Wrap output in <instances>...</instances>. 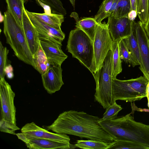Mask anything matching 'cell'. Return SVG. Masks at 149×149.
Here are the masks:
<instances>
[{
	"label": "cell",
	"mask_w": 149,
	"mask_h": 149,
	"mask_svg": "<svg viewBox=\"0 0 149 149\" xmlns=\"http://www.w3.org/2000/svg\"><path fill=\"white\" fill-rule=\"evenodd\" d=\"M101 118L83 111H66L50 125L42 127L56 133L69 134L108 143L114 139L99 123Z\"/></svg>",
	"instance_id": "1"
},
{
	"label": "cell",
	"mask_w": 149,
	"mask_h": 149,
	"mask_svg": "<svg viewBox=\"0 0 149 149\" xmlns=\"http://www.w3.org/2000/svg\"><path fill=\"white\" fill-rule=\"evenodd\" d=\"M99 123L114 138L141 143L149 146V125L136 122L130 113Z\"/></svg>",
	"instance_id": "2"
},
{
	"label": "cell",
	"mask_w": 149,
	"mask_h": 149,
	"mask_svg": "<svg viewBox=\"0 0 149 149\" xmlns=\"http://www.w3.org/2000/svg\"><path fill=\"white\" fill-rule=\"evenodd\" d=\"M3 32L6 42L20 60L33 67V56L27 44L23 27L8 11L4 13Z\"/></svg>",
	"instance_id": "3"
},
{
	"label": "cell",
	"mask_w": 149,
	"mask_h": 149,
	"mask_svg": "<svg viewBox=\"0 0 149 149\" xmlns=\"http://www.w3.org/2000/svg\"><path fill=\"white\" fill-rule=\"evenodd\" d=\"M68 52L77 59L92 74L93 72V42L82 30L76 27L69 33L67 45Z\"/></svg>",
	"instance_id": "4"
},
{
	"label": "cell",
	"mask_w": 149,
	"mask_h": 149,
	"mask_svg": "<svg viewBox=\"0 0 149 149\" xmlns=\"http://www.w3.org/2000/svg\"><path fill=\"white\" fill-rule=\"evenodd\" d=\"M148 81L144 76L126 80L112 79L113 102L120 100L132 102L146 97Z\"/></svg>",
	"instance_id": "5"
},
{
	"label": "cell",
	"mask_w": 149,
	"mask_h": 149,
	"mask_svg": "<svg viewBox=\"0 0 149 149\" xmlns=\"http://www.w3.org/2000/svg\"><path fill=\"white\" fill-rule=\"evenodd\" d=\"M92 74L96 83L95 100L104 109H106L113 103L112 95L111 50L108 52L102 67Z\"/></svg>",
	"instance_id": "6"
},
{
	"label": "cell",
	"mask_w": 149,
	"mask_h": 149,
	"mask_svg": "<svg viewBox=\"0 0 149 149\" xmlns=\"http://www.w3.org/2000/svg\"><path fill=\"white\" fill-rule=\"evenodd\" d=\"M113 42L107 23H97L93 42L94 57L92 74L102 66L108 52L112 49Z\"/></svg>",
	"instance_id": "7"
},
{
	"label": "cell",
	"mask_w": 149,
	"mask_h": 149,
	"mask_svg": "<svg viewBox=\"0 0 149 149\" xmlns=\"http://www.w3.org/2000/svg\"><path fill=\"white\" fill-rule=\"evenodd\" d=\"M133 24L137 40L141 64L139 68L143 76L149 80V36L145 28L144 24L141 21H133Z\"/></svg>",
	"instance_id": "8"
},
{
	"label": "cell",
	"mask_w": 149,
	"mask_h": 149,
	"mask_svg": "<svg viewBox=\"0 0 149 149\" xmlns=\"http://www.w3.org/2000/svg\"><path fill=\"white\" fill-rule=\"evenodd\" d=\"M0 96L1 118L16 124L15 94L5 78L0 79Z\"/></svg>",
	"instance_id": "9"
},
{
	"label": "cell",
	"mask_w": 149,
	"mask_h": 149,
	"mask_svg": "<svg viewBox=\"0 0 149 149\" xmlns=\"http://www.w3.org/2000/svg\"><path fill=\"white\" fill-rule=\"evenodd\" d=\"M132 21L128 17L116 18L111 15L108 17L107 23L113 42L119 41L130 36Z\"/></svg>",
	"instance_id": "10"
},
{
	"label": "cell",
	"mask_w": 149,
	"mask_h": 149,
	"mask_svg": "<svg viewBox=\"0 0 149 149\" xmlns=\"http://www.w3.org/2000/svg\"><path fill=\"white\" fill-rule=\"evenodd\" d=\"M31 22L37 30L40 40H49L62 46V42L65 38V34L61 29H57L40 20L26 9Z\"/></svg>",
	"instance_id": "11"
},
{
	"label": "cell",
	"mask_w": 149,
	"mask_h": 149,
	"mask_svg": "<svg viewBox=\"0 0 149 149\" xmlns=\"http://www.w3.org/2000/svg\"><path fill=\"white\" fill-rule=\"evenodd\" d=\"M18 139L25 144L27 147L32 149H69L76 148L75 145L54 140L27 137L22 132L16 134Z\"/></svg>",
	"instance_id": "12"
},
{
	"label": "cell",
	"mask_w": 149,
	"mask_h": 149,
	"mask_svg": "<svg viewBox=\"0 0 149 149\" xmlns=\"http://www.w3.org/2000/svg\"><path fill=\"white\" fill-rule=\"evenodd\" d=\"M21 132L27 137L49 139L70 143V139L67 134L49 132L33 122L26 124L22 127Z\"/></svg>",
	"instance_id": "13"
},
{
	"label": "cell",
	"mask_w": 149,
	"mask_h": 149,
	"mask_svg": "<svg viewBox=\"0 0 149 149\" xmlns=\"http://www.w3.org/2000/svg\"><path fill=\"white\" fill-rule=\"evenodd\" d=\"M61 66L58 65H51L47 71L41 75L43 86L49 94H52L59 91L64 84Z\"/></svg>",
	"instance_id": "14"
},
{
	"label": "cell",
	"mask_w": 149,
	"mask_h": 149,
	"mask_svg": "<svg viewBox=\"0 0 149 149\" xmlns=\"http://www.w3.org/2000/svg\"><path fill=\"white\" fill-rule=\"evenodd\" d=\"M40 44L51 65H61L68 58L58 44L45 39L40 40Z\"/></svg>",
	"instance_id": "15"
},
{
	"label": "cell",
	"mask_w": 149,
	"mask_h": 149,
	"mask_svg": "<svg viewBox=\"0 0 149 149\" xmlns=\"http://www.w3.org/2000/svg\"><path fill=\"white\" fill-rule=\"evenodd\" d=\"M22 27L27 44L33 56L38 50L40 40L38 32L29 19L25 8L23 12Z\"/></svg>",
	"instance_id": "16"
},
{
	"label": "cell",
	"mask_w": 149,
	"mask_h": 149,
	"mask_svg": "<svg viewBox=\"0 0 149 149\" xmlns=\"http://www.w3.org/2000/svg\"><path fill=\"white\" fill-rule=\"evenodd\" d=\"M8 11L17 23L22 26L24 0H5Z\"/></svg>",
	"instance_id": "17"
},
{
	"label": "cell",
	"mask_w": 149,
	"mask_h": 149,
	"mask_svg": "<svg viewBox=\"0 0 149 149\" xmlns=\"http://www.w3.org/2000/svg\"><path fill=\"white\" fill-rule=\"evenodd\" d=\"M36 17L46 24L58 30H61L62 23L64 22L63 15L52 13H39L31 12Z\"/></svg>",
	"instance_id": "18"
},
{
	"label": "cell",
	"mask_w": 149,
	"mask_h": 149,
	"mask_svg": "<svg viewBox=\"0 0 149 149\" xmlns=\"http://www.w3.org/2000/svg\"><path fill=\"white\" fill-rule=\"evenodd\" d=\"M33 67L41 75L45 73L51 64L40 44L38 50L33 55Z\"/></svg>",
	"instance_id": "19"
},
{
	"label": "cell",
	"mask_w": 149,
	"mask_h": 149,
	"mask_svg": "<svg viewBox=\"0 0 149 149\" xmlns=\"http://www.w3.org/2000/svg\"><path fill=\"white\" fill-rule=\"evenodd\" d=\"M134 21L132 22V30L130 35L128 37L123 40L138 65H140L141 64V61L138 43L133 24Z\"/></svg>",
	"instance_id": "20"
},
{
	"label": "cell",
	"mask_w": 149,
	"mask_h": 149,
	"mask_svg": "<svg viewBox=\"0 0 149 149\" xmlns=\"http://www.w3.org/2000/svg\"><path fill=\"white\" fill-rule=\"evenodd\" d=\"M76 20L75 26L84 31L90 38L93 42L96 26L97 23L94 18L85 17L79 20Z\"/></svg>",
	"instance_id": "21"
},
{
	"label": "cell",
	"mask_w": 149,
	"mask_h": 149,
	"mask_svg": "<svg viewBox=\"0 0 149 149\" xmlns=\"http://www.w3.org/2000/svg\"><path fill=\"white\" fill-rule=\"evenodd\" d=\"M111 51L112 75L113 78H115L122 70L119 52V41L113 42Z\"/></svg>",
	"instance_id": "22"
},
{
	"label": "cell",
	"mask_w": 149,
	"mask_h": 149,
	"mask_svg": "<svg viewBox=\"0 0 149 149\" xmlns=\"http://www.w3.org/2000/svg\"><path fill=\"white\" fill-rule=\"evenodd\" d=\"M110 149H149V146L134 141L116 140L109 143Z\"/></svg>",
	"instance_id": "23"
},
{
	"label": "cell",
	"mask_w": 149,
	"mask_h": 149,
	"mask_svg": "<svg viewBox=\"0 0 149 149\" xmlns=\"http://www.w3.org/2000/svg\"><path fill=\"white\" fill-rule=\"evenodd\" d=\"M109 143L95 140H77L74 145L76 147L84 149H108Z\"/></svg>",
	"instance_id": "24"
},
{
	"label": "cell",
	"mask_w": 149,
	"mask_h": 149,
	"mask_svg": "<svg viewBox=\"0 0 149 149\" xmlns=\"http://www.w3.org/2000/svg\"><path fill=\"white\" fill-rule=\"evenodd\" d=\"M131 10L130 0H119L111 15L116 18L128 17V14Z\"/></svg>",
	"instance_id": "25"
},
{
	"label": "cell",
	"mask_w": 149,
	"mask_h": 149,
	"mask_svg": "<svg viewBox=\"0 0 149 149\" xmlns=\"http://www.w3.org/2000/svg\"><path fill=\"white\" fill-rule=\"evenodd\" d=\"M119 48L121 59L133 67L138 65L123 39L119 41Z\"/></svg>",
	"instance_id": "26"
},
{
	"label": "cell",
	"mask_w": 149,
	"mask_h": 149,
	"mask_svg": "<svg viewBox=\"0 0 149 149\" xmlns=\"http://www.w3.org/2000/svg\"><path fill=\"white\" fill-rule=\"evenodd\" d=\"M28 0H24V3ZM38 3V1L49 6L50 8L52 13L61 14L65 16L67 14L65 9L60 0H35Z\"/></svg>",
	"instance_id": "27"
},
{
	"label": "cell",
	"mask_w": 149,
	"mask_h": 149,
	"mask_svg": "<svg viewBox=\"0 0 149 149\" xmlns=\"http://www.w3.org/2000/svg\"><path fill=\"white\" fill-rule=\"evenodd\" d=\"M136 12L140 21L145 25L149 13V0H138Z\"/></svg>",
	"instance_id": "28"
},
{
	"label": "cell",
	"mask_w": 149,
	"mask_h": 149,
	"mask_svg": "<svg viewBox=\"0 0 149 149\" xmlns=\"http://www.w3.org/2000/svg\"><path fill=\"white\" fill-rule=\"evenodd\" d=\"M113 0H104L100 6L99 9L94 18L98 23L106 18V16L112 6Z\"/></svg>",
	"instance_id": "29"
},
{
	"label": "cell",
	"mask_w": 149,
	"mask_h": 149,
	"mask_svg": "<svg viewBox=\"0 0 149 149\" xmlns=\"http://www.w3.org/2000/svg\"><path fill=\"white\" fill-rule=\"evenodd\" d=\"M121 106L117 104L116 101L106 109L101 120L104 121L114 119L117 117L119 112L122 109Z\"/></svg>",
	"instance_id": "30"
},
{
	"label": "cell",
	"mask_w": 149,
	"mask_h": 149,
	"mask_svg": "<svg viewBox=\"0 0 149 149\" xmlns=\"http://www.w3.org/2000/svg\"><path fill=\"white\" fill-rule=\"evenodd\" d=\"M9 50L3 46L1 41L0 42V78H5L6 75L4 69L7 66V56Z\"/></svg>",
	"instance_id": "31"
},
{
	"label": "cell",
	"mask_w": 149,
	"mask_h": 149,
	"mask_svg": "<svg viewBox=\"0 0 149 149\" xmlns=\"http://www.w3.org/2000/svg\"><path fill=\"white\" fill-rule=\"evenodd\" d=\"M20 128L12 122L1 118L0 121V130L1 132L16 135L15 131Z\"/></svg>",
	"instance_id": "32"
},
{
	"label": "cell",
	"mask_w": 149,
	"mask_h": 149,
	"mask_svg": "<svg viewBox=\"0 0 149 149\" xmlns=\"http://www.w3.org/2000/svg\"><path fill=\"white\" fill-rule=\"evenodd\" d=\"M4 72L7 78L11 79L14 77L13 68L10 64H8L6 67L4 69Z\"/></svg>",
	"instance_id": "33"
},
{
	"label": "cell",
	"mask_w": 149,
	"mask_h": 149,
	"mask_svg": "<svg viewBox=\"0 0 149 149\" xmlns=\"http://www.w3.org/2000/svg\"><path fill=\"white\" fill-rule=\"evenodd\" d=\"M119 0H113L112 6L107 15L106 18L109 17L112 15L113 12L116 8Z\"/></svg>",
	"instance_id": "34"
},
{
	"label": "cell",
	"mask_w": 149,
	"mask_h": 149,
	"mask_svg": "<svg viewBox=\"0 0 149 149\" xmlns=\"http://www.w3.org/2000/svg\"><path fill=\"white\" fill-rule=\"evenodd\" d=\"M137 15L136 11L134 10H131L128 13V18L131 20L133 21Z\"/></svg>",
	"instance_id": "35"
},
{
	"label": "cell",
	"mask_w": 149,
	"mask_h": 149,
	"mask_svg": "<svg viewBox=\"0 0 149 149\" xmlns=\"http://www.w3.org/2000/svg\"><path fill=\"white\" fill-rule=\"evenodd\" d=\"M131 10H134L136 11L138 6V0H130Z\"/></svg>",
	"instance_id": "36"
},
{
	"label": "cell",
	"mask_w": 149,
	"mask_h": 149,
	"mask_svg": "<svg viewBox=\"0 0 149 149\" xmlns=\"http://www.w3.org/2000/svg\"><path fill=\"white\" fill-rule=\"evenodd\" d=\"M144 26L147 33L149 36V13L147 22L146 24L144 25Z\"/></svg>",
	"instance_id": "37"
},
{
	"label": "cell",
	"mask_w": 149,
	"mask_h": 149,
	"mask_svg": "<svg viewBox=\"0 0 149 149\" xmlns=\"http://www.w3.org/2000/svg\"><path fill=\"white\" fill-rule=\"evenodd\" d=\"M146 97L147 98L148 100V106L149 109V80H148V83L147 86L146 88Z\"/></svg>",
	"instance_id": "38"
},
{
	"label": "cell",
	"mask_w": 149,
	"mask_h": 149,
	"mask_svg": "<svg viewBox=\"0 0 149 149\" xmlns=\"http://www.w3.org/2000/svg\"><path fill=\"white\" fill-rule=\"evenodd\" d=\"M136 110H137L138 111H145V112H149V109H141V108H137V109H135Z\"/></svg>",
	"instance_id": "39"
},
{
	"label": "cell",
	"mask_w": 149,
	"mask_h": 149,
	"mask_svg": "<svg viewBox=\"0 0 149 149\" xmlns=\"http://www.w3.org/2000/svg\"><path fill=\"white\" fill-rule=\"evenodd\" d=\"M74 7H75V0H69Z\"/></svg>",
	"instance_id": "40"
}]
</instances>
